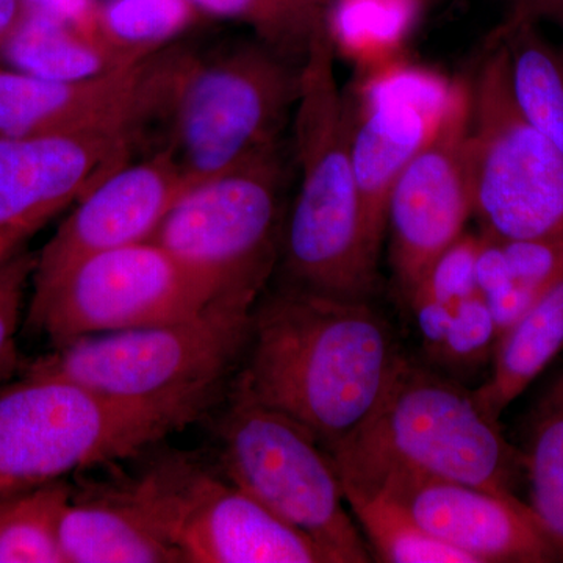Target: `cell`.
<instances>
[{"label":"cell","instance_id":"obj_1","mask_svg":"<svg viewBox=\"0 0 563 563\" xmlns=\"http://www.w3.org/2000/svg\"><path fill=\"white\" fill-rule=\"evenodd\" d=\"M301 66L258 38L210 51L168 44L141 66L136 150L168 152L188 187L231 172L279 146Z\"/></svg>","mask_w":563,"mask_h":563},{"label":"cell","instance_id":"obj_2","mask_svg":"<svg viewBox=\"0 0 563 563\" xmlns=\"http://www.w3.org/2000/svg\"><path fill=\"white\" fill-rule=\"evenodd\" d=\"M235 387L288 415L329 450L373 412L399 354L368 301L287 284L258 298Z\"/></svg>","mask_w":563,"mask_h":563},{"label":"cell","instance_id":"obj_3","mask_svg":"<svg viewBox=\"0 0 563 563\" xmlns=\"http://www.w3.org/2000/svg\"><path fill=\"white\" fill-rule=\"evenodd\" d=\"M333 66L329 21L313 33L301 66L296 103L301 185L282 228V266L295 287L368 301L376 290L377 257L366 239L346 99Z\"/></svg>","mask_w":563,"mask_h":563},{"label":"cell","instance_id":"obj_4","mask_svg":"<svg viewBox=\"0 0 563 563\" xmlns=\"http://www.w3.org/2000/svg\"><path fill=\"white\" fill-rule=\"evenodd\" d=\"M214 396L132 401L60 377L0 390V496L133 457L199 420Z\"/></svg>","mask_w":563,"mask_h":563},{"label":"cell","instance_id":"obj_5","mask_svg":"<svg viewBox=\"0 0 563 563\" xmlns=\"http://www.w3.org/2000/svg\"><path fill=\"white\" fill-rule=\"evenodd\" d=\"M258 298L224 295L184 320L77 336L36 358L25 376L60 377L132 401L214 396L246 351Z\"/></svg>","mask_w":563,"mask_h":563},{"label":"cell","instance_id":"obj_6","mask_svg":"<svg viewBox=\"0 0 563 563\" xmlns=\"http://www.w3.org/2000/svg\"><path fill=\"white\" fill-rule=\"evenodd\" d=\"M325 451L340 470L404 466L498 493H512L517 461L474 391L402 355L368 418Z\"/></svg>","mask_w":563,"mask_h":563},{"label":"cell","instance_id":"obj_7","mask_svg":"<svg viewBox=\"0 0 563 563\" xmlns=\"http://www.w3.org/2000/svg\"><path fill=\"white\" fill-rule=\"evenodd\" d=\"M218 439L222 473L320 544L332 563L372 562L335 463L309 429L233 387Z\"/></svg>","mask_w":563,"mask_h":563},{"label":"cell","instance_id":"obj_8","mask_svg":"<svg viewBox=\"0 0 563 563\" xmlns=\"http://www.w3.org/2000/svg\"><path fill=\"white\" fill-rule=\"evenodd\" d=\"M468 85L465 165L483 233L498 240L563 233V154L515 103L495 35Z\"/></svg>","mask_w":563,"mask_h":563},{"label":"cell","instance_id":"obj_9","mask_svg":"<svg viewBox=\"0 0 563 563\" xmlns=\"http://www.w3.org/2000/svg\"><path fill=\"white\" fill-rule=\"evenodd\" d=\"M285 181L279 144L188 188L150 242L218 296L262 292L280 254Z\"/></svg>","mask_w":563,"mask_h":563},{"label":"cell","instance_id":"obj_10","mask_svg":"<svg viewBox=\"0 0 563 563\" xmlns=\"http://www.w3.org/2000/svg\"><path fill=\"white\" fill-rule=\"evenodd\" d=\"M124 487L185 563H332L310 537L191 455H157Z\"/></svg>","mask_w":563,"mask_h":563},{"label":"cell","instance_id":"obj_11","mask_svg":"<svg viewBox=\"0 0 563 563\" xmlns=\"http://www.w3.org/2000/svg\"><path fill=\"white\" fill-rule=\"evenodd\" d=\"M217 298L163 247L143 242L76 263L33 292L29 321L57 346L77 336L184 320Z\"/></svg>","mask_w":563,"mask_h":563},{"label":"cell","instance_id":"obj_12","mask_svg":"<svg viewBox=\"0 0 563 563\" xmlns=\"http://www.w3.org/2000/svg\"><path fill=\"white\" fill-rule=\"evenodd\" d=\"M468 121V81L454 80L439 125L388 196L393 272L407 301L432 263L465 233L473 214L465 165Z\"/></svg>","mask_w":563,"mask_h":563},{"label":"cell","instance_id":"obj_13","mask_svg":"<svg viewBox=\"0 0 563 563\" xmlns=\"http://www.w3.org/2000/svg\"><path fill=\"white\" fill-rule=\"evenodd\" d=\"M336 472L342 483L383 492L426 532L470 555L474 563L559 559L531 507L512 493L485 490L404 466Z\"/></svg>","mask_w":563,"mask_h":563},{"label":"cell","instance_id":"obj_14","mask_svg":"<svg viewBox=\"0 0 563 563\" xmlns=\"http://www.w3.org/2000/svg\"><path fill=\"white\" fill-rule=\"evenodd\" d=\"M451 84L417 66H388L363 81L354 98L344 95L366 239L377 258L393 184L439 125Z\"/></svg>","mask_w":563,"mask_h":563},{"label":"cell","instance_id":"obj_15","mask_svg":"<svg viewBox=\"0 0 563 563\" xmlns=\"http://www.w3.org/2000/svg\"><path fill=\"white\" fill-rule=\"evenodd\" d=\"M188 188L168 152L144 155L114 169L77 201L36 255L33 292L43 291L91 255L150 242Z\"/></svg>","mask_w":563,"mask_h":563},{"label":"cell","instance_id":"obj_16","mask_svg":"<svg viewBox=\"0 0 563 563\" xmlns=\"http://www.w3.org/2000/svg\"><path fill=\"white\" fill-rule=\"evenodd\" d=\"M132 155L121 131L0 136V229L40 231Z\"/></svg>","mask_w":563,"mask_h":563},{"label":"cell","instance_id":"obj_17","mask_svg":"<svg viewBox=\"0 0 563 563\" xmlns=\"http://www.w3.org/2000/svg\"><path fill=\"white\" fill-rule=\"evenodd\" d=\"M141 66L143 60L77 81L41 79L0 66V136L95 131L131 136Z\"/></svg>","mask_w":563,"mask_h":563},{"label":"cell","instance_id":"obj_18","mask_svg":"<svg viewBox=\"0 0 563 563\" xmlns=\"http://www.w3.org/2000/svg\"><path fill=\"white\" fill-rule=\"evenodd\" d=\"M66 563H185L124 485L70 496L62 515Z\"/></svg>","mask_w":563,"mask_h":563},{"label":"cell","instance_id":"obj_19","mask_svg":"<svg viewBox=\"0 0 563 563\" xmlns=\"http://www.w3.org/2000/svg\"><path fill=\"white\" fill-rule=\"evenodd\" d=\"M0 55L10 68L63 81L96 79L141 62L109 46L96 33L33 9Z\"/></svg>","mask_w":563,"mask_h":563},{"label":"cell","instance_id":"obj_20","mask_svg":"<svg viewBox=\"0 0 563 563\" xmlns=\"http://www.w3.org/2000/svg\"><path fill=\"white\" fill-rule=\"evenodd\" d=\"M563 350V274L496 343L490 379L474 391L493 421Z\"/></svg>","mask_w":563,"mask_h":563},{"label":"cell","instance_id":"obj_21","mask_svg":"<svg viewBox=\"0 0 563 563\" xmlns=\"http://www.w3.org/2000/svg\"><path fill=\"white\" fill-rule=\"evenodd\" d=\"M493 35L506 51L515 103L563 154V52L529 21L506 18Z\"/></svg>","mask_w":563,"mask_h":563},{"label":"cell","instance_id":"obj_22","mask_svg":"<svg viewBox=\"0 0 563 563\" xmlns=\"http://www.w3.org/2000/svg\"><path fill=\"white\" fill-rule=\"evenodd\" d=\"M344 499L361 525L376 561L385 563H474L473 559L426 532L383 492L342 483Z\"/></svg>","mask_w":563,"mask_h":563},{"label":"cell","instance_id":"obj_23","mask_svg":"<svg viewBox=\"0 0 563 563\" xmlns=\"http://www.w3.org/2000/svg\"><path fill=\"white\" fill-rule=\"evenodd\" d=\"M73 492L60 479L0 496V563H66L60 521Z\"/></svg>","mask_w":563,"mask_h":563},{"label":"cell","instance_id":"obj_24","mask_svg":"<svg viewBox=\"0 0 563 563\" xmlns=\"http://www.w3.org/2000/svg\"><path fill=\"white\" fill-rule=\"evenodd\" d=\"M195 16L188 0H109L95 18V33L136 60L172 44Z\"/></svg>","mask_w":563,"mask_h":563},{"label":"cell","instance_id":"obj_25","mask_svg":"<svg viewBox=\"0 0 563 563\" xmlns=\"http://www.w3.org/2000/svg\"><path fill=\"white\" fill-rule=\"evenodd\" d=\"M531 509L563 561V377L544 399L529 454Z\"/></svg>","mask_w":563,"mask_h":563},{"label":"cell","instance_id":"obj_26","mask_svg":"<svg viewBox=\"0 0 563 563\" xmlns=\"http://www.w3.org/2000/svg\"><path fill=\"white\" fill-rule=\"evenodd\" d=\"M211 16L250 24L257 38L291 60L302 63L310 40L320 25H312L279 0H188ZM329 22V21H328Z\"/></svg>","mask_w":563,"mask_h":563},{"label":"cell","instance_id":"obj_27","mask_svg":"<svg viewBox=\"0 0 563 563\" xmlns=\"http://www.w3.org/2000/svg\"><path fill=\"white\" fill-rule=\"evenodd\" d=\"M499 333L495 318L481 292L455 306L439 361L454 368H472L495 352Z\"/></svg>","mask_w":563,"mask_h":563},{"label":"cell","instance_id":"obj_28","mask_svg":"<svg viewBox=\"0 0 563 563\" xmlns=\"http://www.w3.org/2000/svg\"><path fill=\"white\" fill-rule=\"evenodd\" d=\"M479 246L481 235L463 233L461 239L455 240L432 263L417 290L426 291L432 298L451 307H455L463 299L479 292L476 282Z\"/></svg>","mask_w":563,"mask_h":563},{"label":"cell","instance_id":"obj_29","mask_svg":"<svg viewBox=\"0 0 563 563\" xmlns=\"http://www.w3.org/2000/svg\"><path fill=\"white\" fill-rule=\"evenodd\" d=\"M36 255L20 250L0 262V383L16 366V335L29 280L33 279Z\"/></svg>","mask_w":563,"mask_h":563},{"label":"cell","instance_id":"obj_30","mask_svg":"<svg viewBox=\"0 0 563 563\" xmlns=\"http://www.w3.org/2000/svg\"><path fill=\"white\" fill-rule=\"evenodd\" d=\"M409 303L417 320L424 351L439 358L455 307L446 306L422 290L415 291Z\"/></svg>","mask_w":563,"mask_h":563},{"label":"cell","instance_id":"obj_31","mask_svg":"<svg viewBox=\"0 0 563 563\" xmlns=\"http://www.w3.org/2000/svg\"><path fill=\"white\" fill-rule=\"evenodd\" d=\"M33 10L44 11L52 16L70 22L77 27L84 29L87 25H95V11L92 0H27ZM87 31V29H84Z\"/></svg>","mask_w":563,"mask_h":563},{"label":"cell","instance_id":"obj_32","mask_svg":"<svg viewBox=\"0 0 563 563\" xmlns=\"http://www.w3.org/2000/svg\"><path fill=\"white\" fill-rule=\"evenodd\" d=\"M507 18L533 24L555 22L563 31V0H512Z\"/></svg>","mask_w":563,"mask_h":563},{"label":"cell","instance_id":"obj_33","mask_svg":"<svg viewBox=\"0 0 563 563\" xmlns=\"http://www.w3.org/2000/svg\"><path fill=\"white\" fill-rule=\"evenodd\" d=\"M29 11L31 5L27 0H0V51L20 27Z\"/></svg>","mask_w":563,"mask_h":563},{"label":"cell","instance_id":"obj_34","mask_svg":"<svg viewBox=\"0 0 563 563\" xmlns=\"http://www.w3.org/2000/svg\"><path fill=\"white\" fill-rule=\"evenodd\" d=\"M279 2L295 11L309 24L320 25L322 22L332 21L333 0H279Z\"/></svg>","mask_w":563,"mask_h":563},{"label":"cell","instance_id":"obj_35","mask_svg":"<svg viewBox=\"0 0 563 563\" xmlns=\"http://www.w3.org/2000/svg\"><path fill=\"white\" fill-rule=\"evenodd\" d=\"M38 232L31 228H5L0 229V262L9 258L14 252L22 250L24 243Z\"/></svg>","mask_w":563,"mask_h":563}]
</instances>
